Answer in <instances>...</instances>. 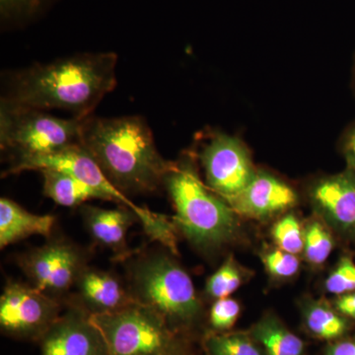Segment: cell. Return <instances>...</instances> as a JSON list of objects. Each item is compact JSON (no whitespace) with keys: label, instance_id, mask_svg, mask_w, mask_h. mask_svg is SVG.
Here are the masks:
<instances>
[{"label":"cell","instance_id":"4","mask_svg":"<svg viewBox=\"0 0 355 355\" xmlns=\"http://www.w3.org/2000/svg\"><path fill=\"white\" fill-rule=\"evenodd\" d=\"M135 300L157 312L175 331L200 319L202 305L190 275L167 254L140 259L130 270Z\"/></svg>","mask_w":355,"mask_h":355},{"label":"cell","instance_id":"21","mask_svg":"<svg viewBox=\"0 0 355 355\" xmlns=\"http://www.w3.org/2000/svg\"><path fill=\"white\" fill-rule=\"evenodd\" d=\"M207 355H266L259 343L248 333H212L203 340Z\"/></svg>","mask_w":355,"mask_h":355},{"label":"cell","instance_id":"3","mask_svg":"<svg viewBox=\"0 0 355 355\" xmlns=\"http://www.w3.org/2000/svg\"><path fill=\"white\" fill-rule=\"evenodd\" d=\"M164 186L174 207L177 230L193 246L216 250L237 239L240 216L202 181L190 160L173 162Z\"/></svg>","mask_w":355,"mask_h":355},{"label":"cell","instance_id":"6","mask_svg":"<svg viewBox=\"0 0 355 355\" xmlns=\"http://www.w3.org/2000/svg\"><path fill=\"white\" fill-rule=\"evenodd\" d=\"M110 355H184L177 331L157 312L135 300L106 314L90 315Z\"/></svg>","mask_w":355,"mask_h":355},{"label":"cell","instance_id":"31","mask_svg":"<svg viewBox=\"0 0 355 355\" xmlns=\"http://www.w3.org/2000/svg\"><path fill=\"white\" fill-rule=\"evenodd\" d=\"M354 83H355V67H354Z\"/></svg>","mask_w":355,"mask_h":355},{"label":"cell","instance_id":"14","mask_svg":"<svg viewBox=\"0 0 355 355\" xmlns=\"http://www.w3.org/2000/svg\"><path fill=\"white\" fill-rule=\"evenodd\" d=\"M80 306L90 315L106 314L130 305L135 300L123 284L111 273L83 268L76 284Z\"/></svg>","mask_w":355,"mask_h":355},{"label":"cell","instance_id":"19","mask_svg":"<svg viewBox=\"0 0 355 355\" xmlns=\"http://www.w3.org/2000/svg\"><path fill=\"white\" fill-rule=\"evenodd\" d=\"M43 193L58 205L76 207L92 200H108L102 193L67 173L44 169Z\"/></svg>","mask_w":355,"mask_h":355},{"label":"cell","instance_id":"22","mask_svg":"<svg viewBox=\"0 0 355 355\" xmlns=\"http://www.w3.org/2000/svg\"><path fill=\"white\" fill-rule=\"evenodd\" d=\"M250 272L233 256H229L205 284V294L212 299L229 297L249 279Z\"/></svg>","mask_w":355,"mask_h":355},{"label":"cell","instance_id":"15","mask_svg":"<svg viewBox=\"0 0 355 355\" xmlns=\"http://www.w3.org/2000/svg\"><path fill=\"white\" fill-rule=\"evenodd\" d=\"M81 211L93 239L116 253L123 254L127 249L128 229L135 221H139L137 214L125 207L109 209L85 205Z\"/></svg>","mask_w":355,"mask_h":355},{"label":"cell","instance_id":"17","mask_svg":"<svg viewBox=\"0 0 355 355\" xmlns=\"http://www.w3.org/2000/svg\"><path fill=\"white\" fill-rule=\"evenodd\" d=\"M299 307L306 331L318 340L331 343L349 334L352 321L343 316L329 301L304 297Z\"/></svg>","mask_w":355,"mask_h":355},{"label":"cell","instance_id":"13","mask_svg":"<svg viewBox=\"0 0 355 355\" xmlns=\"http://www.w3.org/2000/svg\"><path fill=\"white\" fill-rule=\"evenodd\" d=\"M298 200V193L291 184L265 170L257 169L246 188L229 205L239 216L268 220L287 214Z\"/></svg>","mask_w":355,"mask_h":355},{"label":"cell","instance_id":"24","mask_svg":"<svg viewBox=\"0 0 355 355\" xmlns=\"http://www.w3.org/2000/svg\"><path fill=\"white\" fill-rule=\"evenodd\" d=\"M260 258L266 272L273 279L286 282L300 272L301 261L297 254L287 253L277 246L263 248Z\"/></svg>","mask_w":355,"mask_h":355},{"label":"cell","instance_id":"16","mask_svg":"<svg viewBox=\"0 0 355 355\" xmlns=\"http://www.w3.org/2000/svg\"><path fill=\"white\" fill-rule=\"evenodd\" d=\"M53 216L32 214L20 205L1 198L0 200V247L1 249L34 235H51L55 226Z\"/></svg>","mask_w":355,"mask_h":355},{"label":"cell","instance_id":"10","mask_svg":"<svg viewBox=\"0 0 355 355\" xmlns=\"http://www.w3.org/2000/svg\"><path fill=\"white\" fill-rule=\"evenodd\" d=\"M19 265L32 286L50 296L60 295L76 286L85 268L80 251L60 240L23 254Z\"/></svg>","mask_w":355,"mask_h":355},{"label":"cell","instance_id":"9","mask_svg":"<svg viewBox=\"0 0 355 355\" xmlns=\"http://www.w3.org/2000/svg\"><path fill=\"white\" fill-rule=\"evenodd\" d=\"M198 159L205 184L228 203L246 188L257 172L244 142L227 133L211 135Z\"/></svg>","mask_w":355,"mask_h":355},{"label":"cell","instance_id":"2","mask_svg":"<svg viewBox=\"0 0 355 355\" xmlns=\"http://www.w3.org/2000/svg\"><path fill=\"white\" fill-rule=\"evenodd\" d=\"M81 144L109 181L125 195L164 184L173 162L159 153L153 130L139 116L84 119Z\"/></svg>","mask_w":355,"mask_h":355},{"label":"cell","instance_id":"8","mask_svg":"<svg viewBox=\"0 0 355 355\" xmlns=\"http://www.w3.org/2000/svg\"><path fill=\"white\" fill-rule=\"evenodd\" d=\"M60 316L53 296L22 282H9L0 297V328L18 340H40Z\"/></svg>","mask_w":355,"mask_h":355},{"label":"cell","instance_id":"1","mask_svg":"<svg viewBox=\"0 0 355 355\" xmlns=\"http://www.w3.org/2000/svg\"><path fill=\"white\" fill-rule=\"evenodd\" d=\"M116 53L106 51L35 64L13 76L1 100L42 111L62 110L73 118H88L103 98L116 88Z\"/></svg>","mask_w":355,"mask_h":355},{"label":"cell","instance_id":"30","mask_svg":"<svg viewBox=\"0 0 355 355\" xmlns=\"http://www.w3.org/2000/svg\"><path fill=\"white\" fill-rule=\"evenodd\" d=\"M331 303L343 316L347 318L350 321H355V291L336 296Z\"/></svg>","mask_w":355,"mask_h":355},{"label":"cell","instance_id":"29","mask_svg":"<svg viewBox=\"0 0 355 355\" xmlns=\"http://www.w3.org/2000/svg\"><path fill=\"white\" fill-rule=\"evenodd\" d=\"M323 355H355V334L329 343Z\"/></svg>","mask_w":355,"mask_h":355},{"label":"cell","instance_id":"25","mask_svg":"<svg viewBox=\"0 0 355 355\" xmlns=\"http://www.w3.org/2000/svg\"><path fill=\"white\" fill-rule=\"evenodd\" d=\"M324 289L327 293L340 296L355 291V261L345 254L324 279Z\"/></svg>","mask_w":355,"mask_h":355},{"label":"cell","instance_id":"12","mask_svg":"<svg viewBox=\"0 0 355 355\" xmlns=\"http://www.w3.org/2000/svg\"><path fill=\"white\" fill-rule=\"evenodd\" d=\"M39 342L41 355H110L101 331L80 306L60 315Z\"/></svg>","mask_w":355,"mask_h":355},{"label":"cell","instance_id":"23","mask_svg":"<svg viewBox=\"0 0 355 355\" xmlns=\"http://www.w3.org/2000/svg\"><path fill=\"white\" fill-rule=\"evenodd\" d=\"M270 235L275 246L287 253L301 254L304 248V225L295 214H284L273 224Z\"/></svg>","mask_w":355,"mask_h":355},{"label":"cell","instance_id":"20","mask_svg":"<svg viewBox=\"0 0 355 355\" xmlns=\"http://www.w3.org/2000/svg\"><path fill=\"white\" fill-rule=\"evenodd\" d=\"M334 247V232L324 221L314 216L306 222L302 254L311 266L319 268L323 266L330 258Z\"/></svg>","mask_w":355,"mask_h":355},{"label":"cell","instance_id":"5","mask_svg":"<svg viewBox=\"0 0 355 355\" xmlns=\"http://www.w3.org/2000/svg\"><path fill=\"white\" fill-rule=\"evenodd\" d=\"M84 119H62L38 109L0 103V146L15 161L62 150L81 142Z\"/></svg>","mask_w":355,"mask_h":355},{"label":"cell","instance_id":"18","mask_svg":"<svg viewBox=\"0 0 355 355\" xmlns=\"http://www.w3.org/2000/svg\"><path fill=\"white\" fill-rule=\"evenodd\" d=\"M249 333L266 355H305L306 345L302 338L289 330L275 315L261 317Z\"/></svg>","mask_w":355,"mask_h":355},{"label":"cell","instance_id":"11","mask_svg":"<svg viewBox=\"0 0 355 355\" xmlns=\"http://www.w3.org/2000/svg\"><path fill=\"white\" fill-rule=\"evenodd\" d=\"M314 216L345 241L355 243V171L315 180L307 191Z\"/></svg>","mask_w":355,"mask_h":355},{"label":"cell","instance_id":"27","mask_svg":"<svg viewBox=\"0 0 355 355\" xmlns=\"http://www.w3.org/2000/svg\"><path fill=\"white\" fill-rule=\"evenodd\" d=\"M51 0H0L2 22H21L43 10Z\"/></svg>","mask_w":355,"mask_h":355},{"label":"cell","instance_id":"28","mask_svg":"<svg viewBox=\"0 0 355 355\" xmlns=\"http://www.w3.org/2000/svg\"><path fill=\"white\" fill-rule=\"evenodd\" d=\"M340 149L347 168L355 171V123L343 135Z\"/></svg>","mask_w":355,"mask_h":355},{"label":"cell","instance_id":"26","mask_svg":"<svg viewBox=\"0 0 355 355\" xmlns=\"http://www.w3.org/2000/svg\"><path fill=\"white\" fill-rule=\"evenodd\" d=\"M240 313L241 306L235 299H217L210 308V328L214 333H225L233 328L240 316Z\"/></svg>","mask_w":355,"mask_h":355},{"label":"cell","instance_id":"7","mask_svg":"<svg viewBox=\"0 0 355 355\" xmlns=\"http://www.w3.org/2000/svg\"><path fill=\"white\" fill-rule=\"evenodd\" d=\"M44 169L67 173L102 193L108 202L118 203L120 207H125L132 210L139 217L146 234L154 241L165 239L171 230L169 217L156 214L146 207H139L128 196L119 191L109 181L100 166L81 142L65 147L57 153L15 161L6 173L19 174L21 172L32 170L41 171Z\"/></svg>","mask_w":355,"mask_h":355}]
</instances>
